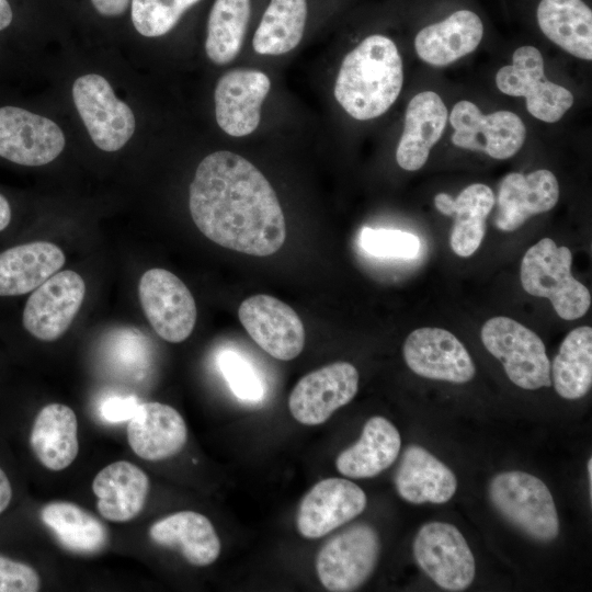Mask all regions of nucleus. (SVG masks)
<instances>
[{"instance_id": "42", "label": "nucleus", "mask_w": 592, "mask_h": 592, "mask_svg": "<svg viewBox=\"0 0 592 592\" xmlns=\"http://www.w3.org/2000/svg\"><path fill=\"white\" fill-rule=\"evenodd\" d=\"M11 220V207L7 198L0 194V231L5 229Z\"/></svg>"}, {"instance_id": "4", "label": "nucleus", "mask_w": 592, "mask_h": 592, "mask_svg": "<svg viewBox=\"0 0 592 592\" xmlns=\"http://www.w3.org/2000/svg\"><path fill=\"white\" fill-rule=\"evenodd\" d=\"M489 496L498 512L530 537L550 542L559 534V517L548 487L523 471L493 477Z\"/></svg>"}, {"instance_id": "44", "label": "nucleus", "mask_w": 592, "mask_h": 592, "mask_svg": "<svg viewBox=\"0 0 592 592\" xmlns=\"http://www.w3.org/2000/svg\"><path fill=\"white\" fill-rule=\"evenodd\" d=\"M588 476H589V487H590V496L592 494V458L590 457L588 460Z\"/></svg>"}, {"instance_id": "16", "label": "nucleus", "mask_w": 592, "mask_h": 592, "mask_svg": "<svg viewBox=\"0 0 592 592\" xmlns=\"http://www.w3.org/2000/svg\"><path fill=\"white\" fill-rule=\"evenodd\" d=\"M402 353L408 367L421 377L464 384L476 373L464 344L441 328L413 330L403 343Z\"/></svg>"}, {"instance_id": "9", "label": "nucleus", "mask_w": 592, "mask_h": 592, "mask_svg": "<svg viewBox=\"0 0 592 592\" xmlns=\"http://www.w3.org/2000/svg\"><path fill=\"white\" fill-rule=\"evenodd\" d=\"M413 555L419 567L440 588L464 591L475 578V558L459 530L448 523L430 522L420 527Z\"/></svg>"}, {"instance_id": "6", "label": "nucleus", "mask_w": 592, "mask_h": 592, "mask_svg": "<svg viewBox=\"0 0 592 592\" xmlns=\"http://www.w3.org/2000/svg\"><path fill=\"white\" fill-rule=\"evenodd\" d=\"M380 549L377 532L360 523L344 528L319 550L316 570L321 584L331 592H350L373 573Z\"/></svg>"}, {"instance_id": "8", "label": "nucleus", "mask_w": 592, "mask_h": 592, "mask_svg": "<svg viewBox=\"0 0 592 592\" xmlns=\"http://www.w3.org/2000/svg\"><path fill=\"white\" fill-rule=\"evenodd\" d=\"M72 98L98 148L117 151L130 139L136 127L134 113L115 96L104 77L96 73L79 77L72 86Z\"/></svg>"}, {"instance_id": "10", "label": "nucleus", "mask_w": 592, "mask_h": 592, "mask_svg": "<svg viewBox=\"0 0 592 592\" xmlns=\"http://www.w3.org/2000/svg\"><path fill=\"white\" fill-rule=\"evenodd\" d=\"M138 295L150 326L163 340L180 343L195 326L197 309L186 285L164 269H150L139 281Z\"/></svg>"}, {"instance_id": "31", "label": "nucleus", "mask_w": 592, "mask_h": 592, "mask_svg": "<svg viewBox=\"0 0 592 592\" xmlns=\"http://www.w3.org/2000/svg\"><path fill=\"white\" fill-rule=\"evenodd\" d=\"M41 520L67 550L92 555L105 548V525L81 506L65 501L50 502L41 510Z\"/></svg>"}, {"instance_id": "19", "label": "nucleus", "mask_w": 592, "mask_h": 592, "mask_svg": "<svg viewBox=\"0 0 592 592\" xmlns=\"http://www.w3.org/2000/svg\"><path fill=\"white\" fill-rule=\"evenodd\" d=\"M558 198L559 184L549 170L509 173L499 184L494 225L502 231H514L530 217L554 208Z\"/></svg>"}, {"instance_id": "17", "label": "nucleus", "mask_w": 592, "mask_h": 592, "mask_svg": "<svg viewBox=\"0 0 592 592\" xmlns=\"http://www.w3.org/2000/svg\"><path fill=\"white\" fill-rule=\"evenodd\" d=\"M366 503V494L356 483L343 478L320 480L299 504L297 531L305 538H320L360 515Z\"/></svg>"}, {"instance_id": "41", "label": "nucleus", "mask_w": 592, "mask_h": 592, "mask_svg": "<svg viewBox=\"0 0 592 592\" xmlns=\"http://www.w3.org/2000/svg\"><path fill=\"white\" fill-rule=\"evenodd\" d=\"M12 499V488L5 473L0 468V514L8 508Z\"/></svg>"}, {"instance_id": "38", "label": "nucleus", "mask_w": 592, "mask_h": 592, "mask_svg": "<svg viewBox=\"0 0 592 592\" xmlns=\"http://www.w3.org/2000/svg\"><path fill=\"white\" fill-rule=\"evenodd\" d=\"M41 580L29 565L0 555V592H36Z\"/></svg>"}, {"instance_id": "12", "label": "nucleus", "mask_w": 592, "mask_h": 592, "mask_svg": "<svg viewBox=\"0 0 592 592\" xmlns=\"http://www.w3.org/2000/svg\"><path fill=\"white\" fill-rule=\"evenodd\" d=\"M238 317L252 340L274 358L291 361L301 353L303 321L284 301L270 295H253L241 303Z\"/></svg>"}, {"instance_id": "30", "label": "nucleus", "mask_w": 592, "mask_h": 592, "mask_svg": "<svg viewBox=\"0 0 592 592\" xmlns=\"http://www.w3.org/2000/svg\"><path fill=\"white\" fill-rule=\"evenodd\" d=\"M537 21L556 45L574 57L592 59V12L582 0H542Z\"/></svg>"}, {"instance_id": "1", "label": "nucleus", "mask_w": 592, "mask_h": 592, "mask_svg": "<svg viewBox=\"0 0 592 592\" xmlns=\"http://www.w3.org/2000/svg\"><path fill=\"white\" fill-rule=\"evenodd\" d=\"M189 207L200 231L224 248L267 257L285 242V217L274 189L237 153L220 150L200 162Z\"/></svg>"}, {"instance_id": "34", "label": "nucleus", "mask_w": 592, "mask_h": 592, "mask_svg": "<svg viewBox=\"0 0 592 592\" xmlns=\"http://www.w3.org/2000/svg\"><path fill=\"white\" fill-rule=\"evenodd\" d=\"M250 16V0H215L207 22L205 52L216 65L239 54Z\"/></svg>"}, {"instance_id": "39", "label": "nucleus", "mask_w": 592, "mask_h": 592, "mask_svg": "<svg viewBox=\"0 0 592 592\" xmlns=\"http://www.w3.org/2000/svg\"><path fill=\"white\" fill-rule=\"evenodd\" d=\"M140 401L135 396H111L102 401L100 417L109 423L129 421L137 412Z\"/></svg>"}, {"instance_id": "15", "label": "nucleus", "mask_w": 592, "mask_h": 592, "mask_svg": "<svg viewBox=\"0 0 592 592\" xmlns=\"http://www.w3.org/2000/svg\"><path fill=\"white\" fill-rule=\"evenodd\" d=\"M64 147V133L52 119L15 106L0 107V157L22 166H43Z\"/></svg>"}, {"instance_id": "33", "label": "nucleus", "mask_w": 592, "mask_h": 592, "mask_svg": "<svg viewBox=\"0 0 592 592\" xmlns=\"http://www.w3.org/2000/svg\"><path fill=\"white\" fill-rule=\"evenodd\" d=\"M306 0H271L253 36V48L262 55H282L303 38Z\"/></svg>"}, {"instance_id": "32", "label": "nucleus", "mask_w": 592, "mask_h": 592, "mask_svg": "<svg viewBox=\"0 0 592 592\" xmlns=\"http://www.w3.org/2000/svg\"><path fill=\"white\" fill-rule=\"evenodd\" d=\"M550 377L557 394L569 400L588 394L592 385V328L571 330L550 364Z\"/></svg>"}, {"instance_id": "13", "label": "nucleus", "mask_w": 592, "mask_h": 592, "mask_svg": "<svg viewBox=\"0 0 592 592\" xmlns=\"http://www.w3.org/2000/svg\"><path fill=\"white\" fill-rule=\"evenodd\" d=\"M84 294L80 274L72 270L55 273L27 298L22 315L24 328L42 341L57 340L70 327Z\"/></svg>"}, {"instance_id": "40", "label": "nucleus", "mask_w": 592, "mask_h": 592, "mask_svg": "<svg viewBox=\"0 0 592 592\" xmlns=\"http://www.w3.org/2000/svg\"><path fill=\"white\" fill-rule=\"evenodd\" d=\"M95 10L105 16H117L123 14L129 0H91Z\"/></svg>"}, {"instance_id": "21", "label": "nucleus", "mask_w": 592, "mask_h": 592, "mask_svg": "<svg viewBox=\"0 0 592 592\" xmlns=\"http://www.w3.org/2000/svg\"><path fill=\"white\" fill-rule=\"evenodd\" d=\"M447 122V109L433 91L414 95L406 110L405 127L396 160L407 171L424 166L431 148L439 141Z\"/></svg>"}, {"instance_id": "25", "label": "nucleus", "mask_w": 592, "mask_h": 592, "mask_svg": "<svg viewBox=\"0 0 592 592\" xmlns=\"http://www.w3.org/2000/svg\"><path fill=\"white\" fill-rule=\"evenodd\" d=\"M66 258L48 241L19 244L0 253V296L30 293L58 272Z\"/></svg>"}, {"instance_id": "29", "label": "nucleus", "mask_w": 592, "mask_h": 592, "mask_svg": "<svg viewBox=\"0 0 592 592\" xmlns=\"http://www.w3.org/2000/svg\"><path fill=\"white\" fill-rule=\"evenodd\" d=\"M78 421L75 411L61 403H49L37 413L30 444L46 468L59 471L76 459L79 452Z\"/></svg>"}, {"instance_id": "20", "label": "nucleus", "mask_w": 592, "mask_h": 592, "mask_svg": "<svg viewBox=\"0 0 592 592\" xmlns=\"http://www.w3.org/2000/svg\"><path fill=\"white\" fill-rule=\"evenodd\" d=\"M186 440L187 428L182 415L166 403L140 402L128 421V444L146 460H161L178 454Z\"/></svg>"}, {"instance_id": "2", "label": "nucleus", "mask_w": 592, "mask_h": 592, "mask_svg": "<svg viewBox=\"0 0 592 592\" xmlns=\"http://www.w3.org/2000/svg\"><path fill=\"white\" fill-rule=\"evenodd\" d=\"M402 82V60L397 46L390 38L375 34L344 57L334 84V96L353 118L371 119L394 104Z\"/></svg>"}, {"instance_id": "5", "label": "nucleus", "mask_w": 592, "mask_h": 592, "mask_svg": "<svg viewBox=\"0 0 592 592\" xmlns=\"http://www.w3.org/2000/svg\"><path fill=\"white\" fill-rule=\"evenodd\" d=\"M480 335L487 351L502 363L513 384L527 390L551 386L550 362L544 342L534 331L499 316L485 322Z\"/></svg>"}, {"instance_id": "24", "label": "nucleus", "mask_w": 592, "mask_h": 592, "mask_svg": "<svg viewBox=\"0 0 592 592\" xmlns=\"http://www.w3.org/2000/svg\"><path fill=\"white\" fill-rule=\"evenodd\" d=\"M92 490L102 517L127 522L143 510L149 490V479L136 465L119 460L105 466L93 479Z\"/></svg>"}, {"instance_id": "35", "label": "nucleus", "mask_w": 592, "mask_h": 592, "mask_svg": "<svg viewBox=\"0 0 592 592\" xmlns=\"http://www.w3.org/2000/svg\"><path fill=\"white\" fill-rule=\"evenodd\" d=\"M200 0H132V21L146 37H157L171 31L182 14Z\"/></svg>"}, {"instance_id": "23", "label": "nucleus", "mask_w": 592, "mask_h": 592, "mask_svg": "<svg viewBox=\"0 0 592 592\" xmlns=\"http://www.w3.org/2000/svg\"><path fill=\"white\" fill-rule=\"evenodd\" d=\"M494 203L493 192L482 183L468 185L456 198L446 193L435 195L436 209L454 218L449 243L457 255L466 258L477 251L485 237L486 220Z\"/></svg>"}, {"instance_id": "26", "label": "nucleus", "mask_w": 592, "mask_h": 592, "mask_svg": "<svg viewBox=\"0 0 592 592\" xmlns=\"http://www.w3.org/2000/svg\"><path fill=\"white\" fill-rule=\"evenodd\" d=\"M149 536L160 546L179 549L189 563L197 567L212 565L220 554L212 522L194 511H179L155 522Z\"/></svg>"}, {"instance_id": "7", "label": "nucleus", "mask_w": 592, "mask_h": 592, "mask_svg": "<svg viewBox=\"0 0 592 592\" xmlns=\"http://www.w3.org/2000/svg\"><path fill=\"white\" fill-rule=\"evenodd\" d=\"M496 83L504 94L524 96L531 115L546 123L559 121L573 104L568 89L547 80L543 56L534 46L519 47L512 64L497 72Z\"/></svg>"}, {"instance_id": "11", "label": "nucleus", "mask_w": 592, "mask_h": 592, "mask_svg": "<svg viewBox=\"0 0 592 592\" xmlns=\"http://www.w3.org/2000/svg\"><path fill=\"white\" fill-rule=\"evenodd\" d=\"M454 128L452 141L455 146L482 151L494 159H508L523 146L526 128L513 112L497 111L482 114L470 101L457 102L449 115Z\"/></svg>"}, {"instance_id": "37", "label": "nucleus", "mask_w": 592, "mask_h": 592, "mask_svg": "<svg viewBox=\"0 0 592 592\" xmlns=\"http://www.w3.org/2000/svg\"><path fill=\"white\" fill-rule=\"evenodd\" d=\"M217 364L236 397L250 402L263 398L264 386L260 376L240 354L225 350L219 353Z\"/></svg>"}, {"instance_id": "3", "label": "nucleus", "mask_w": 592, "mask_h": 592, "mask_svg": "<svg viewBox=\"0 0 592 592\" xmlns=\"http://www.w3.org/2000/svg\"><path fill=\"white\" fill-rule=\"evenodd\" d=\"M572 254L569 248L557 247L543 238L524 254L521 283L525 292L550 300L557 315L565 320L583 317L591 305V294L571 274Z\"/></svg>"}, {"instance_id": "36", "label": "nucleus", "mask_w": 592, "mask_h": 592, "mask_svg": "<svg viewBox=\"0 0 592 592\" xmlns=\"http://www.w3.org/2000/svg\"><path fill=\"white\" fill-rule=\"evenodd\" d=\"M360 246L367 253L382 258L413 259L420 250V239L410 232L363 227Z\"/></svg>"}, {"instance_id": "28", "label": "nucleus", "mask_w": 592, "mask_h": 592, "mask_svg": "<svg viewBox=\"0 0 592 592\" xmlns=\"http://www.w3.org/2000/svg\"><path fill=\"white\" fill-rule=\"evenodd\" d=\"M400 447L401 437L396 426L376 415L366 421L358 441L339 454L335 467L345 477H375L392 465Z\"/></svg>"}, {"instance_id": "43", "label": "nucleus", "mask_w": 592, "mask_h": 592, "mask_svg": "<svg viewBox=\"0 0 592 592\" xmlns=\"http://www.w3.org/2000/svg\"><path fill=\"white\" fill-rule=\"evenodd\" d=\"M12 21V10L7 0H0V31L8 27Z\"/></svg>"}, {"instance_id": "22", "label": "nucleus", "mask_w": 592, "mask_h": 592, "mask_svg": "<svg viewBox=\"0 0 592 592\" xmlns=\"http://www.w3.org/2000/svg\"><path fill=\"white\" fill-rule=\"evenodd\" d=\"M399 496L413 504L445 503L455 493L454 473L422 446L410 445L403 452L395 476Z\"/></svg>"}, {"instance_id": "14", "label": "nucleus", "mask_w": 592, "mask_h": 592, "mask_svg": "<svg viewBox=\"0 0 592 592\" xmlns=\"http://www.w3.org/2000/svg\"><path fill=\"white\" fill-rule=\"evenodd\" d=\"M358 390V372L348 362H334L303 376L293 388L288 408L305 425L326 422L348 405Z\"/></svg>"}, {"instance_id": "18", "label": "nucleus", "mask_w": 592, "mask_h": 592, "mask_svg": "<svg viewBox=\"0 0 592 592\" xmlns=\"http://www.w3.org/2000/svg\"><path fill=\"white\" fill-rule=\"evenodd\" d=\"M271 88L269 77L255 69L238 68L224 73L215 88V114L228 135L253 133L261 119V105Z\"/></svg>"}, {"instance_id": "27", "label": "nucleus", "mask_w": 592, "mask_h": 592, "mask_svg": "<svg viewBox=\"0 0 592 592\" xmlns=\"http://www.w3.org/2000/svg\"><path fill=\"white\" fill-rule=\"evenodd\" d=\"M482 35L480 18L471 11L459 10L422 29L415 36L414 47L425 62L446 66L474 52Z\"/></svg>"}]
</instances>
